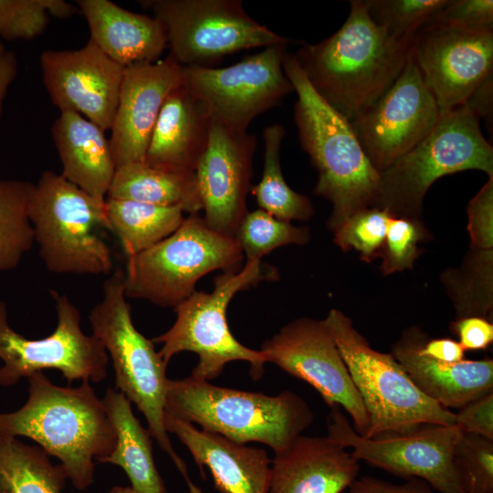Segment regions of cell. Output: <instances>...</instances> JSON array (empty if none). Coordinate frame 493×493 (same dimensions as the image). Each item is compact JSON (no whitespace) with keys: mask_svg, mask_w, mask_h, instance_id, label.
<instances>
[{"mask_svg":"<svg viewBox=\"0 0 493 493\" xmlns=\"http://www.w3.org/2000/svg\"><path fill=\"white\" fill-rule=\"evenodd\" d=\"M413 41L390 36L372 20L365 0H352L333 35L293 54L316 92L351 121L399 77Z\"/></svg>","mask_w":493,"mask_h":493,"instance_id":"1","label":"cell"},{"mask_svg":"<svg viewBox=\"0 0 493 493\" xmlns=\"http://www.w3.org/2000/svg\"><path fill=\"white\" fill-rule=\"evenodd\" d=\"M28 398L18 410L0 412V438L25 436L57 457L79 490L94 480L95 464L115 447L116 435L89 382L56 385L42 372L28 378Z\"/></svg>","mask_w":493,"mask_h":493,"instance_id":"2","label":"cell"},{"mask_svg":"<svg viewBox=\"0 0 493 493\" xmlns=\"http://www.w3.org/2000/svg\"><path fill=\"white\" fill-rule=\"evenodd\" d=\"M283 70L297 94L294 121L300 144L318 171L314 193L332 204L328 226L334 230L355 213L373 206L380 173L351 121L316 92L293 53H286Z\"/></svg>","mask_w":493,"mask_h":493,"instance_id":"3","label":"cell"},{"mask_svg":"<svg viewBox=\"0 0 493 493\" xmlns=\"http://www.w3.org/2000/svg\"><path fill=\"white\" fill-rule=\"evenodd\" d=\"M165 413L236 443H262L275 454L287 450L314 420L308 403L294 392L267 395L191 375L168 379Z\"/></svg>","mask_w":493,"mask_h":493,"instance_id":"4","label":"cell"},{"mask_svg":"<svg viewBox=\"0 0 493 493\" xmlns=\"http://www.w3.org/2000/svg\"><path fill=\"white\" fill-rule=\"evenodd\" d=\"M92 334L112 361L115 389L144 415L148 430L184 477L189 493H202L190 479L186 465L173 449L164 425L167 364L153 341L134 326L124 293V271L118 268L103 283L102 299L89 316Z\"/></svg>","mask_w":493,"mask_h":493,"instance_id":"5","label":"cell"},{"mask_svg":"<svg viewBox=\"0 0 493 493\" xmlns=\"http://www.w3.org/2000/svg\"><path fill=\"white\" fill-rule=\"evenodd\" d=\"M278 278L275 267L261 260L246 259L238 271L217 276L210 293L195 290L174 308L176 320L173 326L152 340L153 343L163 344L159 354L165 364L179 352L192 351L199 358L191 373L195 379L210 382L234 361L248 362L252 379H260L267 362L265 355L234 337L228 327L226 309L236 293Z\"/></svg>","mask_w":493,"mask_h":493,"instance_id":"6","label":"cell"},{"mask_svg":"<svg viewBox=\"0 0 493 493\" xmlns=\"http://www.w3.org/2000/svg\"><path fill=\"white\" fill-rule=\"evenodd\" d=\"M471 169L492 177L493 148L482 134L480 117L462 105L442 114L425 138L380 173L373 206L418 219L435 181Z\"/></svg>","mask_w":493,"mask_h":493,"instance_id":"7","label":"cell"},{"mask_svg":"<svg viewBox=\"0 0 493 493\" xmlns=\"http://www.w3.org/2000/svg\"><path fill=\"white\" fill-rule=\"evenodd\" d=\"M106 200V199H105ZM105 200L60 173L45 171L34 184L29 217L47 270L56 274L110 275V249L96 229L110 230Z\"/></svg>","mask_w":493,"mask_h":493,"instance_id":"8","label":"cell"},{"mask_svg":"<svg viewBox=\"0 0 493 493\" xmlns=\"http://www.w3.org/2000/svg\"><path fill=\"white\" fill-rule=\"evenodd\" d=\"M323 321L368 414L365 437L455 424L456 414L422 393L391 353L372 348L345 314L330 309Z\"/></svg>","mask_w":493,"mask_h":493,"instance_id":"9","label":"cell"},{"mask_svg":"<svg viewBox=\"0 0 493 493\" xmlns=\"http://www.w3.org/2000/svg\"><path fill=\"white\" fill-rule=\"evenodd\" d=\"M243 258L234 236L211 229L198 214L189 215L172 235L127 257L124 293L174 309L201 278L215 270L236 272Z\"/></svg>","mask_w":493,"mask_h":493,"instance_id":"10","label":"cell"},{"mask_svg":"<svg viewBox=\"0 0 493 493\" xmlns=\"http://www.w3.org/2000/svg\"><path fill=\"white\" fill-rule=\"evenodd\" d=\"M183 67L213 68L224 57L289 40L247 15L239 0H145Z\"/></svg>","mask_w":493,"mask_h":493,"instance_id":"11","label":"cell"},{"mask_svg":"<svg viewBox=\"0 0 493 493\" xmlns=\"http://www.w3.org/2000/svg\"><path fill=\"white\" fill-rule=\"evenodd\" d=\"M328 435L373 467L404 478L425 480L437 493H465L454 462L463 432L454 425H423L406 433L364 437L355 432L339 405L330 407Z\"/></svg>","mask_w":493,"mask_h":493,"instance_id":"12","label":"cell"},{"mask_svg":"<svg viewBox=\"0 0 493 493\" xmlns=\"http://www.w3.org/2000/svg\"><path fill=\"white\" fill-rule=\"evenodd\" d=\"M58 316L56 330L48 336L30 340L8 323L6 304L0 299V387L16 385L44 369L58 370L68 383H100L108 374V353L93 334L80 327V313L68 296L51 290Z\"/></svg>","mask_w":493,"mask_h":493,"instance_id":"13","label":"cell"},{"mask_svg":"<svg viewBox=\"0 0 493 493\" xmlns=\"http://www.w3.org/2000/svg\"><path fill=\"white\" fill-rule=\"evenodd\" d=\"M288 44L264 47L226 68L182 66V83L202 104L211 121L247 131L257 116L294 91L283 70Z\"/></svg>","mask_w":493,"mask_h":493,"instance_id":"14","label":"cell"},{"mask_svg":"<svg viewBox=\"0 0 493 493\" xmlns=\"http://www.w3.org/2000/svg\"><path fill=\"white\" fill-rule=\"evenodd\" d=\"M260 351L267 362L310 384L329 407L344 409L355 432L367 435L368 414L323 320H294L265 341Z\"/></svg>","mask_w":493,"mask_h":493,"instance_id":"15","label":"cell"},{"mask_svg":"<svg viewBox=\"0 0 493 493\" xmlns=\"http://www.w3.org/2000/svg\"><path fill=\"white\" fill-rule=\"evenodd\" d=\"M440 116L410 49L395 81L350 121L367 158L381 173L425 138Z\"/></svg>","mask_w":493,"mask_h":493,"instance_id":"16","label":"cell"},{"mask_svg":"<svg viewBox=\"0 0 493 493\" xmlns=\"http://www.w3.org/2000/svg\"><path fill=\"white\" fill-rule=\"evenodd\" d=\"M411 54L440 115L465 105L493 72V31L422 28Z\"/></svg>","mask_w":493,"mask_h":493,"instance_id":"17","label":"cell"},{"mask_svg":"<svg viewBox=\"0 0 493 493\" xmlns=\"http://www.w3.org/2000/svg\"><path fill=\"white\" fill-rule=\"evenodd\" d=\"M40 68L53 104L110 129L124 67L109 58L91 39L73 50H45Z\"/></svg>","mask_w":493,"mask_h":493,"instance_id":"18","label":"cell"},{"mask_svg":"<svg viewBox=\"0 0 493 493\" xmlns=\"http://www.w3.org/2000/svg\"><path fill=\"white\" fill-rule=\"evenodd\" d=\"M257 138L211 121L209 139L194 171L205 224L234 236L247 213Z\"/></svg>","mask_w":493,"mask_h":493,"instance_id":"19","label":"cell"},{"mask_svg":"<svg viewBox=\"0 0 493 493\" xmlns=\"http://www.w3.org/2000/svg\"><path fill=\"white\" fill-rule=\"evenodd\" d=\"M182 83V66L171 56L124 68L110 144L116 168L143 161L169 93Z\"/></svg>","mask_w":493,"mask_h":493,"instance_id":"20","label":"cell"},{"mask_svg":"<svg viewBox=\"0 0 493 493\" xmlns=\"http://www.w3.org/2000/svg\"><path fill=\"white\" fill-rule=\"evenodd\" d=\"M167 432L187 447L204 477L207 467L222 493H268L271 460L264 449L236 443L165 413Z\"/></svg>","mask_w":493,"mask_h":493,"instance_id":"21","label":"cell"},{"mask_svg":"<svg viewBox=\"0 0 493 493\" xmlns=\"http://www.w3.org/2000/svg\"><path fill=\"white\" fill-rule=\"evenodd\" d=\"M359 472V460L328 435H301L271 460L268 493H341Z\"/></svg>","mask_w":493,"mask_h":493,"instance_id":"22","label":"cell"},{"mask_svg":"<svg viewBox=\"0 0 493 493\" xmlns=\"http://www.w3.org/2000/svg\"><path fill=\"white\" fill-rule=\"evenodd\" d=\"M410 328L395 342L391 354L401 364L417 388L446 409H459L493 391V360H462L442 362L419 353L424 336Z\"/></svg>","mask_w":493,"mask_h":493,"instance_id":"23","label":"cell"},{"mask_svg":"<svg viewBox=\"0 0 493 493\" xmlns=\"http://www.w3.org/2000/svg\"><path fill=\"white\" fill-rule=\"evenodd\" d=\"M211 127L206 110L181 83L165 99L152 131L143 162L180 173H194Z\"/></svg>","mask_w":493,"mask_h":493,"instance_id":"24","label":"cell"},{"mask_svg":"<svg viewBox=\"0 0 493 493\" xmlns=\"http://www.w3.org/2000/svg\"><path fill=\"white\" fill-rule=\"evenodd\" d=\"M77 5L88 23L89 39L124 68L158 61L167 47L163 26L154 16L109 0H78Z\"/></svg>","mask_w":493,"mask_h":493,"instance_id":"25","label":"cell"},{"mask_svg":"<svg viewBox=\"0 0 493 493\" xmlns=\"http://www.w3.org/2000/svg\"><path fill=\"white\" fill-rule=\"evenodd\" d=\"M51 133L61 162L60 174L91 196L105 200L116 170L105 131L78 112L63 110Z\"/></svg>","mask_w":493,"mask_h":493,"instance_id":"26","label":"cell"},{"mask_svg":"<svg viewBox=\"0 0 493 493\" xmlns=\"http://www.w3.org/2000/svg\"><path fill=\"white\" fill-rule=\"evenodd\" d=\"M101 399L115 431L116 445L100 463L121 467L136 493H167L154 463L152 436L133 414L131 403L112 388Z\"/></svg>","mask_w":493,"mask_h":493,"instance_id":"27","label":"cell"},{"mask_svg":"<svg viewBox=\"0 0 493 493\" xmlns=\"http://www.w3.org/2000/svg\"><path fill=\"white\" fill-rule=\"evenodd\" d=\"M106 198L180 205L189 215L203 209L194 173L169 172L143 161L117 167Z\"/></svg>","mask_w":493,"mask_h":493,"instance_id":"28","label":"cell"},{"mask_svg":"<svg viewBox=\"0 0 493 493\" xmlns=\"http://www.w3.org/2000/svg\"><path fill=\"white\" fill-rule=\"evenodd\" d=\"M110 231L114 233L128 257L137 255L172 235L184 222L180 205L106 198Z\"/></svg>","mask_w":493,"mask_h":493,"instance_id":"29","label":"cell"},{"mask_svg":"<svg viewBox=\"0 0 493 493\" xmlns=\"http://www.w3.org/2000/svg\"><path fill=\"white\" fill-rule=\"evenodd\" d=\"M67 479L38 446L0 438V493H65Z\"/></svg>","mask_w":493,"mask_h":493,"instance_id":"30","label":"cell"},{"mask_svg":"<svg viewBox=\"0 0 493 493\" xmlns=\"http://www.w3.org/2000/svg\"><path fill=\"white\" fill-rule=\"evenodd\" d=\"M286 131L280 124L267 126L263 131L265 153L263 173L258 184L251 186L259 209L278 219L309 220L313 205L306 195L295 192L286 182L280 166L279 152Z\"/></svg>","mask_w":493,"mask_h":493,"instance_id":"31","label":"cell"},{"mask_svg":"<svg viewBox=\"0 0 493 493\" xmlns=\"http://www.w3.org/2000/svg\"><path fill=\"white\" fill-rule=\"evenodd\" d=\"M34 184L0 179V272L18 267L35 244L29 217Z\"/></svg>","mask_w":493,"mask_h":493,"instance_id":"32","label":"cell"},{"mask_svg":"<svg viewBox=\"0 0 493 493\" xmlns=\"http://www.w3.org/2000/svg\"><path fill=\"white\" fill-rule=\"evenodd\" d=\"M246 259L261 260L276 248L289 244L304 245L310 239L307 227H298L262 209L248 212L234 235Z\"/></svg>","mask_w":493,"mask_h":493,"instance_id":"33","label":"cell"},{"mask_svg":"<svg viewBox=\"0 0 493 493\" xmlns=\"http://www.w3.org/2000/svg\"><path fill=\"white\" fill-rule=\"evenodd\" d=\"M78 11L64 0H0V37L30 40L46 30L50 16L67 18Z\"/></svg>","mask_w":493,"mask_h":493,"instance_id":"34","label":"cell"},{"mask_svg":"<svg viewBox=\"0 0 493 493\" xmlns=\"http://www.w3.org/2000/svg\"><path fill=\"white\" fill-rule=\"evenodd\" d=\"M372 20L390 36L414 40L449 0H365Z\"/></svg>","mask_w":493,"mask_h":493,"instance_id":"35","label":"cell"},{"mask_svg":"<svg viewBox=\"0 0 493 493\" xmlns=\"http://www.w3.org/2000/svg\"><path fill=\"white\" fill-rule=\"evenodd\" d=\"M392 216L375 206L361 210L333 230L334 242L342 250L353 248L360 252L362 259L371 261L380 254Z\"/></svg>","mask_w":493,"mask_h":493,"instance_id":"36","label":"cell"},{"mask_svg":"<svg viewBox=\"0 0 493 493\" xmlns=\"http://www.w3.org/2000/svg\"><path fill=\"white\" fill-rule=\"evenodd\" d=\"M454 462L465 493H493V440L463 433Z\"/></svg>","mask_w":493,"mask_h":493,"instance_id":"37","label":"cell"},{"mask_svg":"<svg viewBox=\"0 0 493 493\" xmlns=\"http://www.w3.org/2000/svg\"><path fill=\"white\" fill-rule=\"evenodd\" d=\"M425 236V230L418 219L393 215L379 254L383 258V273L390 275L411 268L420 253L418 243Z\"/></svg>","mask_w":493,"mask_h":493,"instance_id":"38","label":"cell"},{"mask_svg":"<svg viewBox=\"0 0 493 493\" xmlns=\"http://www.w3.org/2000/svg\"><path fill=\"white\" fill-rule=\"evenodd\" d=\"M493 31L492 0H449L422 28ZM421 28V29H422Z\"/></svg>","mask_w":493,"mask_h":493,"instance_id":"39","label":"cell"},{"mask_svg":"<svg viewBox=\"0 0 493 493\" xmlns=\"http://www.w3.org/2000/svg\"><path fill=\"white\" fill-rule=\"evenodd\" d=\"M467 215L471 246L493 248V177L469 202Z\"/></svg>","mask_w":493,"mask_h":493,"instance_id":"40","label":"cell"},{"mask_svg":"<svg viewBox=\"0 0 493 493\" xmlns=\"http://www.w3.org/2000/svg\"><path fill=\"white\" fill-rule=\"evenodd\" d=\"M456 422L463 433L493 440V391L459 408Z\"/></svg>","mask_w":493,"mask_h":493,"instance_id":"41","label":"cell"},{"mask_svg":"<svg viewBox=\"0 0 493 493\" xmlns=\"http://www.w3.org/2000/svg\"><path fill=\"white\" fill-rule=\"evenodd\" d=\"M450 328L465 351L485 350L493 341V324L483 317L460 318Z\"/></svg>","mask_w":493,"mask_h":493,"instance_id":"42","label":"cell"},{"mask_svg":"<svg viewBox=\"0 0 493 493\" xmlns=\"http://www.w3.org/2000/svg\"><path fill=\"white\" fill-rule=\"evenodd\" d=\"M341 493H437L425 480L411 477L403 484H394L373 477H358Z\"/></svg>","mask_w":493,"mask_h":493,"instance_id":"43","label":"cell"},{"mask_svg":"<svg viewBox=\"0 0 493 493\" xmlns=\"http://www.w3.org/2000/svg\"><path fill=\"white\" fill-rule=\"evenodd\" d=\"M419 353L438 362L453 363L464 360L465 350L453 339L427 340L424 335L419 345Z\"/></svg>","mask_w":493,"mask_h":493,"instance_id":"44","label":"cell"},{"mask_svg":"<svg viewBox=\"0 0 493 493\" xmlns=\"http://www.w3.org/2000/svg\"><path fill=\"white\" fill-rule=\"evenodd\" d=\"M18 72V61L13 51L0 52V117L3 111L4 100L8 89L14 82Z\"/></svg>","mask_w":493,"mask_h":493,"instance_id":"45","label":"cell"},{"mask_svg":"<svg viewBox=\"0 0 493 493\" xmlns=\"http://www.w3.org/2000/svg\"><path fill=\"white\" fill-rule=\"evenodd\" d=\"M492 80L493 77L487 79L465 104L474 110L480 119L489 117L492 112Z\"/></svg>","mask_w":493,"mask_h":493,"instance_id":"46","label":"cell"},{"mask_svg":"<svg viewBox=\"0 0 493 493\" xmlns=\"http://www.w3.org/2000/svg\"><path fill=\"white\" fill-rule=\"evenodd\" d=\"M109 493H136L131 487L115 486L111 488Z\"/></svg>","mask_w":493,"mask_h":493,"instance_id":"47","label":"cell"},{"mask_svg":"<svg viewBox=\"0 0 493 493\" xmlns=\"http://www.w3.org/2000/svg\"><path fill=\"white\" fill-rule=\"evenodd\" d=\"M3 50H5V47H4V46L0 43V52L3 51Z\"/></svg>","mask_w":493,"mask_h":493,"instance_id":"48","label":"cell"}]
</instances>
